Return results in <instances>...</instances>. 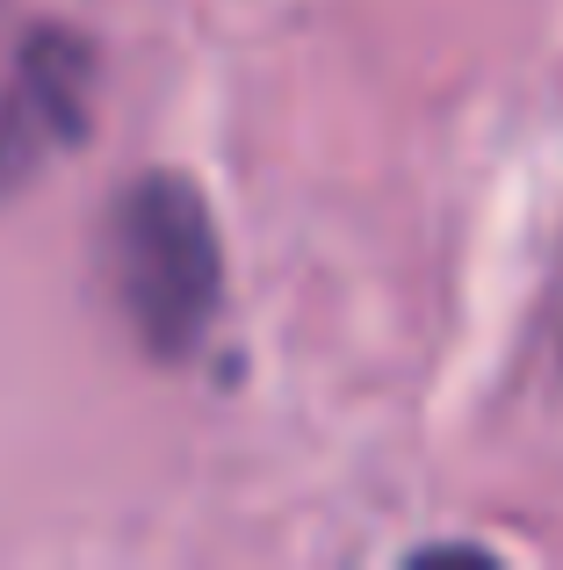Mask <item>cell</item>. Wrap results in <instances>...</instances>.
Segmentation results:
<instances>
[{
  "label": "cell",
  "mask_w": 563,
  "mask_h": 570,
  "mask_svg": "<svg viewBox=\"0 0 563 570\" xmlns=\"http://www.w3.org/2000/svg\"><path fill=\"white\" fill-rule=\"evenodd\" d=\"M87 80H95V58L72 37L58 29L29 37V51L0 80V188L22 181L51 145L87 138Z\"/></svg>",
  "instance_id": "cell-2"
},
{
  "label": "cell",
  "mask_w": 563,
  "mask_h": 570,
  "mask_svg": "<svg viewBox=\"0 0 563 570\" xmlns=\"http://www.w3.org/2000/svg\"><path fill=\"white\" fill-rule=\"evenodd\" d=\"M109 282L130 333L159 362H188L225 311V246L196 181L145 174L109 203Z\"/></svg>",
  "instance_id": "cell-1"
}]
</instances>
